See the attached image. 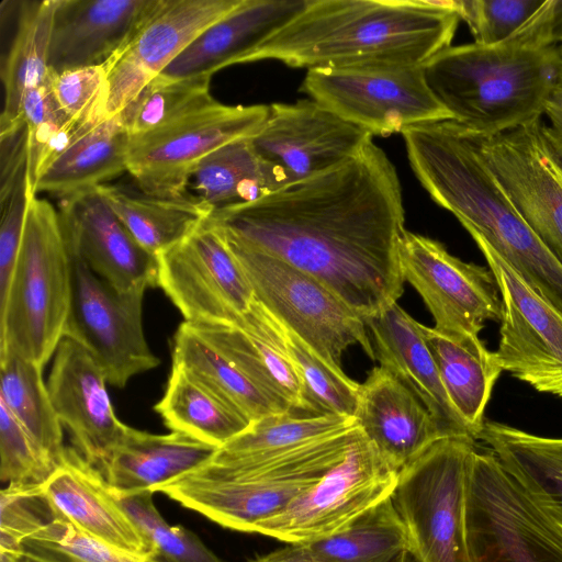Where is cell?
Listing matches in <instances>:
<instances>
[{
    "mask_svg": "<svg viewBox=\"0 0 562 562\" xmlns=\"http://www.w3.org/2000/svg\"><path fill=\"white\" fill-rule=\"evenodd\" d=\"M540 119L490 136L470 132L525 223L562 265V172L541 142Z\"/></svg>",
    "mask_w": 562,
    "mask_h": 562,
    "instance_id": "cell-17",
    "label": "cell"
},
{
    "mask_svg": "<svg viewBox=\"0 0 562 562\" xmlns=\"http://www.w3.org/2000/svg\"><path fill=\"white\" fill-rule=\"evenodd\" d=\"M356 419L381 459L397 472L445 438L423 403L381 366L360 384Z\"/></svg>",
    "mask_w": 562,
    "mask_h": 562,
    "instance_id": "cell-23",
    "label": "cell"
},
{
    "mask_svg": "<svg viewBox=\"0 0 562 562\" xmlns=\"http://www.w3.org/2000/svg\"><path fill=\"white\" fill-rule=\"evenodd\" d=\"M544 1L458 0L450 2L460 20L468 23L475 43L494 45L517 32L543 5Z\"/></svg>",
    "mask_w": 562,
    "mask_h": 562,
    "instance_id": "cell-48",
    "label": "cell"
},
{
    "mask_svg": "<svg viewBox=\"0 0 562 562\" xmlns=\"http://www.w3.org/2000/svg\"><path fill=\"white\" fill-rule=\"evenodd\" d=\"M392 496L339 532L305 543L334 562H394L411 552V540Z\"/></svg>",
    "mask_w": 562,
    "mask_h": 562,
    "instance_id": "cell-39",
    "label": "cell"
},
{
    "mask_svg": "<svg viewBox=\"0 0 562 562\" xmlns=\"http://www.w3.org/2000/svg\"><path fill=\"white\" fill-rule=\"evenodd\" d=\"M20 553L34 562H156L94 538L63 516L24 539Z\"/></svg>",
    "mask_w": 562,
    "mask_h": 562,
    "instance_id": "cell-44",
    "label": "cell"
},
{
    "mask_svg": "<svg viewBox=\"0 0 562 562\" xmlns=\"http://www.w3.org/2000/svg\"><path fill=\"white\" fill-rule=\"evenodd\" d=\"M356 424V418L331 414L269 415L250 423L246 430L218 448L209 461L232 463L270 457L334 436Z\"/></svg>",
    "mask_w": 562,
    "mask_h": 562,
    "instance_id": "cell-38",
    "label": "cell"
},
{
    "mask_svg": "<svg viewBox=\"0 0 562 562\" xmlns=\"http://www.w3.org/2000/svg\"><path fill=\"white\" fill-rule=\"evenodd\" d=\"M158 0H56L48 68L106 65L142 26Z\"/></svg>",
    "mask_w": 562,
    "mask_h": 562,
    "instance_id": "cell-22",
    "label": "cell"
},
{
    "mask_svg": "<svg viewBox=\"0 0 562 562\" xmlns=\"http://www.w3.org/2000/svg\"><path fill=\"white\" fill-rule=\"evenodd\" d=\"M191 179L196 195L212 211L256 202L291 183L281 168L256 151L251 138L234 140L207 155Z\"/></svg>",
    "mask_w": 562,
    "mask_h": 562,
    "instance_id": "cell-32",
    "label": "cell"
},
{
    "mask_svg": "<svg viewBox=\"0 0 562 562\" xmlns=\"http://www.w3.org/2000/svg\"><path fill=\"white\" fill-rule=\"evenodd\" d=\"M226 238L311 274L363 319L397 303L404 228L394 165L370 138L345 164L207 218Z\"/></svg>",
    "mask_w": 562,
    "mask_h": 562,
    "instance_id": "cell-1",
    "label": "cell"
},
{
    "mask_svg": "<svg viewBox=\"0 0 562 562\" xmlns=\"http://www.w3.org/2000/svg\"><path fill=\"white\" fill-rule=\"evenodd\" d=\"M465 526L472 562H562V517L490 449L471 460Z\"/></svg>",
    "mask_w": 562,
    "mask_h": 562,
    "instance_id": "cell-7",
    "label": "cell"
},
{
    "mask_svg": "<svg viewBox=\"0 0 562 562\" xmlns=\"http://www.w3.org/2000/svg\"><path fill=\"white\" fill-rule=\"evenodd\" d=\"M130 134L120 114L83 125L36 183L59 201L83 194L127 171Z\"/></svg>",
    "mask_w": 562,
    "mask_h": 562,
    "instance_id": "cell-29",
    "label": "cell"
},
{
    "mask_svg": "<svg viewBox=\"0 0 562 562\" xmlns=\"http://www.w3.org/2000/svg\"><path fill=\"white\" fill-rule=\"evenodd\" d=\"M211 78H155L119 113L130 136L159 128L215 100L210 92Z\"/></svg>",
    "mask_w": 562,
    "mask_h": 562,
    "instance_id": "cell-42",
    "label": "cell"
},
{
    "mask_svg": "<svg viewBox=\"0 0 562 562\" xmlns=\"http://www.w3.org/2000/svg\"><path fill=\"white\" fill-rule=\"evenodd\" d=\"M49 83L59 108L81 125L106 119L108 67L90 66L53 72Z\"/></svg>",
    "mask_w": 562,
    "mask_h": 562,
    "instance_id": "cell-47",
    "label": "cell"
},
{
    "mask_svg": "<svg viewBox=\"0 0 562 562\" xmlns=\"http://www.w3.org/2000/svg\"><path fill=\"white\" fill-rule=\"evenodd\" d=\"M207 218L157 256V286L184 322L236 325L250 311L254 291L223 235Z\"/></svg>",
    "mask_w": 562,
    "mask_h": 562,
    "instance_id": "cell-14",
    "label": "cell"
},
{
    "mask_svg": "<svg viewBox=\"0 0 562 562\" xmlns=\"http://www.w3.org/2000/svg\"><path fill=\"white\" fill-rule=\"evenodd\" d=\"M217 448L188 435H155L126 426L104 477L122 493L156 490L206 463Z\"/></svg>",
    "mask_w": 562,
    "mask_h": 562,
    "instance_id": "cell-28",
    "label": "cell"
},
{
    "mask_svg": "<svg viewBox=\"0 0 562 562\" xmlns=\"http://www.w3.org/2000/svg\"><path fill=\"white\" fill-rule=\"evenodd\" d=\"M364 323L375 360L423 403L442 436L474 439L446 393L420 323L398 303L364 318Z\"/></svg>",
    "mask_w": 562,
    "mask_h": 562,
    "instance_id": "cell-24",
    "label": "cell"
},
{
    "mask_svg": "<svg viewBox=\"0 0 562 562\" xmlns=\"http://www.w3.org/2000/svg\"><path fill=\"white\" fill-rule=\"evenodd\" d=\"M402 135L409 165L430 198L562 313V265L525 223L472 133L447 120L408 127Z\"/></svg>",
    "mask_w": 562,
    "mask_h": 562,
    "instance_id": "cell-3",
    "label": "cell"
},
{
    "mask_svg": "<svg viewBox=\"0 0 562 562\" xmlns=\"http://www.w3.org/2000/svg\"><path fill=\"white\" fill-rule=\"evenodd\" d=\"M398 475L361 434L339 463L254 532L285 543L329 537L391 497Z\"/></svg>",
    "mask_w": 562,
    "mask_h": 562,
    "instance_id": "cell-12",
    "label": "cell"
},
{
    "mask_svg": "<svg viewBox=\"0 0 562 562\" xmlns=\"http://www.w3.org/2000/svg\"><path fill=\"white\" fill-rule=\"evenodd\" d=\"M400 268L430 312L434 328L448 336H479L488 321L502 318V299L490 270L452 256L429 237L404 231Z\"/></svg>",
    "mask_w": 562,
    "mask_h": 562,
    "instance_id": "cell-16",
    "label": "cell"
},
{
    "mask_svg": "<svg viewBox=\"0 0 562 562\" xmlns=\"http://www.w3.org/2000/svg\"><path fill=\"white\" fill-rule=\"evenodd\" d=\"M0 562H34L19 552L0 551Z\"/></svg>",
    "mask_w": 562,
    "mask_h": 562,
    "instance_id": "cell-53",
    "label": "cell"
},
{
    "mask_svg": "<svg viewBox=\"0 0 562 562\" xmlns=\"http://www.w3.org/2000/svg\"><path fill=\"white\" fill-rule=\"evenodd\" d=\"M277 322L283 351L302 385L307 413L356 418L360 384L342 370L331 367L294 333Z\"/></svg>",
    "mask_w": 562,
    "mask_h": 562,
    "instance_id": "cell-40",
    "label": "cell"
},
{
    "mask_svg": "<svg viewBox=\"0 0 562 562\" xmlns=\"http://www.w3.org/2000/svg\"><path fill=\"white\" fill-rule=\"evenodd\" d=\"M269 105H226L213 100L148 133L130 136L127 171L144 192L179 196L196 166L234 140L252 138L263 127Z\"/></svg>",
    "mask_w": 562,
    "mask_h": 562,
    "instance_id": "cell-11",
    "label": "cell"
},
{
    "mask_svg": "<svg viewBox=\"0 0 562 562\" xmlns=\"http://www.w3.org/2000/svg\"><path fill=\"white\" fill-rule=\"evenodd\" d=\"M537 499L562 517V437L485 419L477 437Z\"/></svg>",
    "mask_w": 562,
    "mask_h": 562,
    "instance_id": "cell-35",
    "label": "cell"
},
{
    "mask_svg": "<svg viewBox=\"0 0 562 562\" xmlns=\"http://www.w3.org/2000/svg\"><path fill=\"white\" fill-rule=\"evenodd\" d=\"M254 562H334L319 554L307 543H288L286 547L272 551Z\"/></svg>",
    "mask_w": 562,
    "mask_h": 562,
    "instance_id": "cell-52",
    "label": "cell"
},
{
    "mask_svg": "<svg viewBox=\"0 0 562 562\" xmlns=\"http://www.w3.org/2000/svg\"><path fill=\"white\" fill-rule=\"evenodd\" d=\"M0 202H3L18 181L26 176L27 130L23 120L0 130Z\"/></svg>",
    "mask_w": 562,
    "mask_h": 562,
    "instance_id": "cell-50",
    "label": "cell"
},
{
    "mask_svg": "<svg viewBox=\"0 0 562 562\" xmlns=\"http://www.w3.org/2000/svg\"><path fill=\"white\" fill-rule=\"evenodd\" d=\"M188 324L276 402L291 412L307 413L302 385L283 351L279 324L256 300L236 325Z\"/></svg>",
    "mask_w": 562,
    "mask_h": 562,
    "instance_id": "cell-25",
    "label": "cell"
},
{
    "mask_svg": "<svg viewBox=\"0 0 562 562\" xmlns=\"http://www.w3.org/2000/svg\"><path fill=\"white\" fill-rule=\"evenodd\" d=\"M243 0H158L142 26L108 64L106 116L119 114L203 31Z\"/></svg>",
    "mask_w": 562,
    "mask_h": 562,
    "instance_id": "cell-18",
    "label": "cell"
},
{
    "mask_svg": "<svg viewBox=\"0 0 562 562\" xmlns=\"http://www.w3.org/2000/svg\"><path fill=\"white\" fill-rule=\"evenodd\" d=\"M483 254L502 299L495 356L503 369L539 393L562 400V313L530 286L484 239Z\"/></svg>",
    "mask_w": 562,
    "mask_h": 562,
    "instance_id": "cell-15",
    "label": "cell"
},
{
    "mask_svg": "<svg viewBox=\"0 0 562 562\" xmlns=\"http://www.w3.org/2000/svg\"><path fill=\"white\" fill-rule=\"evenodd\" d=\"M69 250L119 292L157 286V257L127 231L97 189L59 201Z\"/></svg>",
    "mask_w": 562,
    "mask_h": 562,
    "instance_id": "cell-21",
    "label": "cell"
},
{
    "mask_svg": "<svg viewBox=\"0 0 562 562\" xmlns=\"http://www.w3.org/2000/svg\"><path fill=\"white\" fill-rule=\"evenodd\" d=\"M561 70L559 46H541L520 30L494 45H451L423 65L453 121L485 136L540 119Z\"/></svg>",
    "mask_w": 562,
    "mask_h": 562,
    "instance_id": "cell-4",
    "label": "cell"
},
{
    "mask_svg": "<svg viewBox=\"0 0 562 562\" xmlns=\"http://www.w3.org/2000/svg\"><path fill=\"white\" fill-rule=\"evenodd\" d=\"M70 256L72 293L64 338L80 344L99 363L108 383L122 389L136 374L160 364L144 334L146 289L119 292L78 256L71 251Z\"/></svg>",
    "mask_w": 562,
    "mask_h": 562,
    "instance_id": "cell-13",
    "label": "cell"
},
{
    "mask_svg": "<svg viewBox=\"0 0 562 562\" xmlns=\"http://www.w3.org/2000/svg\"><path fill=\"white\" fill-rule=\"evenodd\" d=\"M475 450L472 438H442L400 472L392 497L419 562H472L465 498Z\"/></svg>",
    "mask_w": 562,
    "mask_h": 562,
    "instance_id": "cell-8",
    "label": "cell"
},
{
    "mask_svg": "<svg viewBox=\"0 0 562 562\" xmlns=\"http://www.w3.org/2000/svg\"><path fill=\"white\" fill-rule=\"evenodd\" d=\"M135 240L157 257L191 234L212 209L198 195L158 196L137 184H102L97 188Z\"/></svg>",
    "mask_w": 562,
    "mask_h": 562,
    "instance_id": "cell-31",
    "label": "cell"
},
{
    "mask_svg": "<svg viewBox=\"0 0 562 562\" xmlns=\"http://www.w3.org/2000/svg\"><path fill=\"white\" fill-rule=\"evenodd\" d=\"M58 517L43 485H7L0 491V551L20 553L24 539Z\"/></svg>",
    "mask_w": 562,
    "mask_h": 562,
    "instance_id": "cell-45",
    "label": "cell"
},
{
    "mask_svg": "<svg viewBox=\"0 0 562 562\" xmlns=\"http://www.w3.org/2000/svg\"><path fill=\"white\" fill-rule=\"evenodd\" d=\"M42 372V368L15 355L0 356V402L57 469L67 447Z\"/></svg>",
    "mask_w": 562,
    "mask_h": 562,
    "instance_id": "cell-36",
    "label": "cell"
},
{
    "mask_svg": "<svg viewBox=\"0 0 562 562\" xmlns=\"http://www.w3.org/2000/svg\"><path fill=\"white\" fill-rule=\"evenodd\" d=\"M72 293L71 256L59 211L31 196L16 262L0 299V356L40 368L65 336Z\"/></svg>",
    "mask_w": 562,
    "mask_h": 562,
    "instance_id": "cell-6",
    "label": "cell"
},
{
    "mask_svg": "<svg viewBox=\"0 0 562 562\" xmlns=\"http://www.w3.org/2000/svg\"><path fill=\"white\" fill-rule=\"evenodd\" d=\"M446 393L475 440L503 369L479 336H448L420 324Z\"/></svg>",
    "mask_w": 562,
    "mask_h": 562,
    "instance_id": "cell-30",
    "label": "cell"
},
{
    "mask_svg": "<svg viewBox=\"0 0 562 562\" xmlns=\"http://www.w3.org/2000/svg\"><path fill=\"white\" fill-rule=\"evenodd\" d=\"M30 198L25 176L0 202V299L8 289L16 262Z\"/></svg>",
    "mask_w": 562,
    "mask_h": 562,
    "instance_id": "cell-49",
    "label": "cell"
},
{
    "mask_svg": "<svg viewBox=\"0 0 562 562\" xmlns=\"http://www.w3.org/2000/svg\"><path fill=\"white\" fill-rule=\"evenodd\" d=\"M460 18L450 1L308 0L241 64L294 68L423 66L451 46Z\"/></svg>",
    "mask_w": 562,
    "mask_h": 562,
    "instance_id": "cell-2",
    "label": "cell"
},
{
    "mask_svg": "<svg viewBox=\"0 0 562 562\" xmlns=\"http://www.w3.org/2000/svg\"><path fill=\"white\" fill-rule=\"evenodd\" d=\"M223 237L245 271L255 300L327 363L342 370L341 355L352 345L375 360L364 319L326 285L274 256Z\"/></svg>",
    "mask_w": 562,
    "mask_h": 562,
    "instance_id": "cell-9",
    "label": "cell"
},
{
    "mask_svg": "<svg viewBox=\"0 0 562 562\" xmlns=\"http://www.w3.org/2000/svg\"><path fill=\"white\" fill-rule=\"evenodd\" d=\"M55 7L56 0L15 3L13 34L0 63L4 90L0 130L13 126L19 121L24 94L47 79Z\"/></svg>",
    "mask_w": 562,
    "mask_h": 562,
    "instance_id": "cell-33",
    "label": "cell"
},
{
    "mask_svg": "<svg viewBox=\"0 0 562 562\" xmlns=\"http://www.w3.org/2000/svg\"><path fill=\"white\" fill-rule=\"evenodd\" d=\"M172 366L237 411L250 423L293 413L276 402L183 322L171 342Z\"/></svg>",
    "mask_w": 562,
    "mask_h": 562,
    "instance_id": "cell-34",
    "label": "cell"
},
{
    "mask_svg": "<svg viewBox=\"0 0 562 562\" xmlns=\"http://www.w3.org/2000/svg\"><path fill=\"white\" fill-rule=\"evenodd\" d=\"M539 135L551 160L562 172V70L550 91L543 106Z\"/></svg>",
    "mask_w": 562,
    "mask_h": 562,
    "instance_id": "cell-51",
    "label": "cell"
},
{
    "mask_svg": "<svg viewBox=\"0 0 562 562\" xmlns=\"http://www.w3.org/2000/svg\"><path fill=\"white\" fill-rule=\"evenodd\" d=\"M106 383L93 357L65 337L54 355L48 393L71 447L103 476L127 426L115 415Z\"/></svg>",
    "mask_w": 562,
    "mask_h": 562,
    "instance_id": "cell-20",
    "label": "cell"
},
{
    "mask_svg": "<svg viewBox=\"0 0 562 562\" xmlns=\"http://www.w3.org/2000/svg\"><path fill=\"white\" fill-rule=\"evenodd\" d=\"M60 516L82 531L120 549L146 555L150 548L114 496L105 477L72 447L43 484Z\"/></svg>",
    "mask_w": 562,
    "mask_h": 562,
    "instance_id": "cell-27",
    "label": "cell"
},
{
    "mask_svg": "<svg viewBox=\"0 0 562 562\" xmlns=\"http://www.w3.org/2000/svg\"><path fill=\"white\" fill-rule=\"evenodd\" d=\"M301 90L371 136L453 120L429 89L423 66L313 68Z\"/></svg>",
    "mask_w": 562,
    "mask_h": 562,
    "instance_id": "cell-10",
    "label": "cell"
},
{
    "mask_svg": "<svg viewBox=\"0 0 562 562\" xmlns=\"http://www.w3.org/2000/svg\"><path fill=\"white\" fill-rule=\"evenodd\" d=\"M308 0H243L203 31L159 76L165 79L212 77L235 64L288 24Z\"/></svg>",
    "mask_w": 562,
    "mask_h": 562,
    "instance_id": "cell-26",
    "label": "cell"
},
{
    "mask_svg": "<svg viewBox=\"0 0 562 562\" xmlns=\"http://www.w3.org/2000/svg\"><path fill=\"white\" fill-rule=\"evenodd\" d=\"M112 488V487H111ZM112 492L146 539L156 562H224L200 538L182 526H171L160 515L153 492Z\"/></svg>",
    "mask_w": 562,
    "mask_h": 562,
    "instance_id": "cell-43",
    "label": "cell"
},
{
    "mask_svg": "<svg viewBox=\"0 0 562 562\" xmlns=\"http://www.w3.org/2000/svg\"><path fill=\"white\" fill-rule=\"evenodd\" d=\"M559 52H560V55H561V57H562V43H561V44H560V46H559Z\"/></svg>",
    "mask_w": 562,
    "mask_h": 562,
    "instance_id": "cell-54",
    "label": "cell"
},
{
    "mask_svg": "<svg viewBox=\"0 0 562 562\" xmlns=\"http://www.w3.org/2000/svg\"><path fill=\"white\" fill-rule=\"evenodd\" d=\"M154 408L171 431L217 449L250 425L246 417L175 367H171L164 396Z\"/></svg>",
    "mask_w": 562,
    "mask_h": 562,
    "instance_id": "cell-37",
    "label": "cell"
},
{
    "mask_svg": "<svg viewBox=\"0 0 562 562\" xmlns=\"http://www.w3.org/2000/svg\"><path fill=\"white\" fill-rule=\"evenodd\" d=\"M372 136L312 99L272 103L256 151L281 168L291 183L331 170L355 157Z\"/></svg>",
    "mask_w": 562,
    "mask_h": 562,
    "instance_id": "cell-19",
    "label": "cell"
},
{
    "mask_svg": "<svg viewBox=\"0 0 562 562\" xmlns=\"http://www.w3.org/2000/svg\"><path fill=\"white\" fill-rule=\"evenodd\" d=\"M362 434L358 423L334 436L270 457L232 462L207 461L156 492L224 528L254 532L321 480Z\"/></svg>",
    "mask_w": 562,
    "mask_h": 562,
    "instance_id": "cell-5",
    "label": "cell"
},
{
    "mask_svg": "<svg viewBox=\"0 0 562 562\" xmlns=\"http://www.w3.org/2000/svg\"><path fill=\"white\" fill-rule=\"evenodd\" d=\"M19 120H23L27 130L26 180L30 196H35L41 176L83 125L59 108L50 88L49 76L44 83L24 94Z\"/></svg>",
    "mask_w": 562,
    "mask_h": 562,
    "instance_id": "cell-41",
    "label": "cell"
},
{
    "mask_svg": "<svg viewBox=\"0 0 562 562\" xmlns=\"http://www.w3.org/2000/svg\"><path fill=\"white\" fill-rule=\"evenodd\" d=\"M56 468L25 428L0 402V479L2 483L43 485Z\"/></svg>",
    "mask_w": 562,
    "mask_h": 562,
    "instance_id": "cell-46",
    "label": "cell"
}]
</instances>
